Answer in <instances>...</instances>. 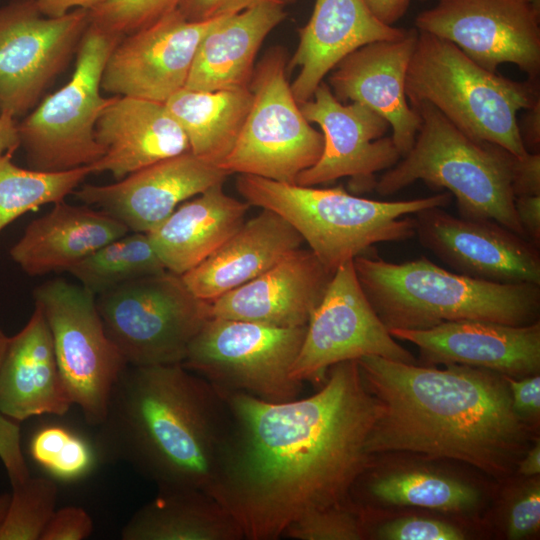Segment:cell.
<instances>
[{"mask_svg":"<svg viewBox=\"0 0 540 540\" xmlns=\"http://www.w3.org/2000/svg\"><path fill=\"white\" fill-rule=\"evenodd\" d=\"M327 373L313 395L282 402L220 390L226 423L208 494L244 539H279L302 516L351 502L369 469L379 403L356 360Z\"/></svg>","mask_w":540,"mask_h":540,"instance_id":"obj_1","label":"cell"},{"mask_svg":"<svg viewBox=\"0 0 540 540\" xmlns=\"http://www.w3.org/2000/svg\"><path fill=\"white\" fill-rule=\"evenodd\" d=\"M380 406L367 441L372 457L406 452L506 475L527 437L505 376L462 364L446 369L364 356L356 360Z\"/></svg>","mask_w":540,"mask_h":540,"instance_id":"obj_2","label":"cell"},{"mask_svg":"<svg viewBox=\"0 0 540 540\" xmlns=\"http://www.w3.org/2000/svg\"><path fill=\"white\" fill-rule=\"evenodd\" d=\"M225 423L220 390L182 364L127 365L99 427L109 451L159 490L208 493Z\"/></svg>","mask_w":540,"mask_h":540,"instance_id":"obj_3","label":"cell"},{"mask_svg":"<svg viewBox=\"0 0 540 540\" xmlns=\"http://www.w3.org/2000/svg\"><path fill=\"white\" fill-rule=\"evenodd\" d=\"M353 264L367 299L388 330H422L460 320L513 326L539 321L537 284L474 279L426 257L392 263L363 255Z\"/></svg>","mask_w":540,"mask_h":540,"instance_id":"obj_4","label":"cell"},{"mask_svg":"<svg viewBox=\"0 0 540 540\" xmlns=\"http://www.w3.org/2000/svg\"><path fill=\"white\" fill-rule=\"evenodd\" d=\"M239 194L249 205L272 210L288 221L332 273L380 242L415 236L413 217L430 207H446L451 194L401 201H378L347 193L342 187L314 188L239 174Z\"/></svg>","mask_w":540,"mask_h":540,"instance_id":"obj_5","label":"cell"},{"mask_svg":"<svg viewBox=\"0 0 540 540\" xmlns=\"http://www.w3.org/2000/svg\"><path fill=\"white\" fill-rule=\"evenodd\" d=\"M405 92L410 106L429 103L469 137L518 157L527 153L517 115L540 101L539 78L511 80L483 68L450 41L418 30Z\"/></svg>","mask_w":540,"mask_h":540,"instance_id":"obj_6","label":"cell"},{"mask_svg":"<svg viewBox=\"0 0 540 540\" xmlns=\"http://www.w3.org/2000/svg\"><path fill=\"white\" fill-rule=\"evenodd\" d=\"M411 107L421 118L414 144L376 181L377 193L392 195L421 180L453 194L460 217L494 220L526 238L511 188L515 155L469 137L429 103Z\"/></svg>","mask_w":540,"mask_h":540,"instance_id":"obj_7","label":"cell"},{"mask_svg":"<svg viewBox=\"0 0 540 540\" xmlns=\"http://www.w3.org/2000/svg\"><path fill=\"white\" fill-rule=\"evenodd\" d=\"M122 37L90 20L70 79L18 121L20 148L28 168L66 171L90 166L104 155L95 138V125L112 97L101 95V79L107 59Z\"/></svg>","mask_w":540,"mask_h":540,"instance_id":"obj_8","label":"cell"},{"mask_svg":"<svg viewBox=\"0 0 540 540\" xmlns=\"http://www.w3.org/2000/svg\"><path fill=\"white\" fill-rule=\"evenodd\" d=\"M96 300L109 338L132 366L181 364L211 317L210 302L168 270L126 282Z\"/></svg>","mask_w":540,"mask_h":540,"instance_id":"obj_9","label":"cell"},{"mask_svg":"<svg viewBox=\"0 0 540 540\" xmlns=\"http://www.w3.org/2000/svg\"><path fill=\"white\" fill-rule=\"evenodd\" d=\"M284 48L268 50L250 82L252 104L240 135L219 167L295 183L320 158L324 139L304 117L287 79Z\"/></svg>","mask_w":540,"mask_h":540,"instance_id":"obj_10","label":"cell"},{"mask_svg":"<svg viewBox=\"0 0 540 540\" xmlns=\"http://www.w3.org/2000/svg\"><path fill=\"white\" fill-rule=\"evenodd\" d=\"M306 328L210 317L181 364L219 390L270 402L292 400L302 387L291 369Z\"/></svg>","mask_w":540,"mask_h":540,"instance_id":"obj_11","label":"cell"},{"mask_svg":"<svg viewBox=\"0 0 540 540\" xmlns=\"http://www.w3.org/2000/svg\"><path fill=\"white\" fill-rule=\"evenodd\" d=\"M33 298L49 325L73 404L91 425L99 426L127 363L105 330L96 296L81 285L54 279L36 287Z\"/></svg>","mask_w":540,"mask_h":540,"instance_id":"obj_12","label":"cell"},{"mask_svg":"<svg viewBox=\"0 0 540 540\" xmlns=\"http://www.w3.org/2000/svg\"><path fill=\"white\" fill-rule=\"evenodd\" d=\"M90 23L86 9L44 16L35 0L0 7V114L27 115L76 55Z\"/></svg>","mask_w":540,"mask_h":540,"instance_id":"obj_13","label":"cell"},{"mask_svg":"<svg viewBox=\"0 0 540 540\" xmlns=\"http://www.w3.org/2000/svg\"><path fill=\"white\" fill-rule=\"evenodd\" d=\"M370 355L415 363L374 311L350 260L336 269L310 317L291 377L319 380L337 363Z\"/></svg>","mask_w":540,"mask_h":540,"instance_id":"obj_14","label":"cell"},{"mask_svg":"<svg viewBox=\"0 0 540 540\" xmlns=\"http://www.w3.org/2000/svg\"><path fill=\"white\" fill-rule=\"evenodd\" d=\"M415 28L450 41L483 68L516 65L529 79L540 72V0H439Z\"/></svg>","mask_w":540,"mask_h":540,"instance_id":"obj_15","label":"cell"},{"mask_svg":"<svg viewBox=\"0 0 540 540\" xmlns=\"http://www.w3.org/2000/svg\"><path fill=\"white\" fill-rule=\"evenodd\" d=\"M299 105L304 117L320 126L324 144L318 161L298 175L296 184L315 186L349 177L353 190L369 191L375 188V173L401 159L392 138H383L389 123L361 103L343 104L326 82Z\"/></svg>","mask_w":540,"mask_h":540,"instance_id":"obj_16","label":"cell"},{"mask_svg":"<svg viewBox=\"0 0 540 540\" xmlns=\"http://www.w3.org/2000/svg\"><path fill=\"white\" fill-rule=\"evenodd\" d=\"M420 244L456 273L496 283L540 285V251L490 219L456 217L442 207L413 214Z\"/></svg>","mask_w":540,"mask_h":540,"instance_id":"obj_17","label":"cell"},{"mask_svg":"<svg viewBox=\"0 0 540 540\" xmlns=\"http://www.w3.org/2000/svg\"><path fill=\"white\" fill-rule=\"evenodd\" d=\"M219 19L188 21L177 8L123 36L107 59L101 89L165 103L185 87L200 41Z\"/></svg>","mask_w":540,"mask_h":540,"instance_id":"obj_18","label":"cell"},{"mask_svg":"<svg viewBox=\"0 0 540 540\" xmlns=\"http://www.w3.org/2000/svg\"><path fill=\"white\" fill-rule=\"evenodd\" d=\"M230 175L190 151L164 159L106 185L84 184L74 196L123 223L149 233L180 204L224 183Z\"/></svg>","mask_w":540,"mask_h":540,"instance_id":"obj_19","label":"cell"},{"mask_svg":"<svg viewBox=\"0 0 540 540\" xmlns=\"http://www.w3.org/2000/svg\"><path fill=\"white\" fill-rule=\"evenodd\" d=\"M418 30L408 29L395 40L369 43L355 50L331 71L328 85L341 102L361 103L392 128V140L403 157L413 146L420 128L418 111L405 92L406 74Z\"/></svg>","mask_w":540,"mask_h":540,"instance_id":"obj_20","label":"cell"},{"mask_svg":"<svg viewBox=\"0 0 540 540\" xmlns=\"http://www.w3.org/2000/svg\"><path fill=\"white\" fill-rule=\"evenodd\" d=\"M397 339L410 342L431 363L462 364L505 376H530L540 368V323L513 326L460 320L422 330L391 329Z\"/></svg>","mask_w":540,"mask_h":540,"instance_id":"obj_21","label":"cell"},{"mask_svg":"<svg viewBox=\"0 0 540 540\" xmlns=\"http://www.w3.org/2000/svg\"><path fill=\"white\" fill-rule=\"evenodd\" d=\"M333 274L310 249L299 248L211 301L210 315L274 327L307 326Z\"/></svg>","mask_w":540,"mask_h":540,"instance_id":"obj_22","label":"cell"},{"mask_svg":"<svg viewBox=\"0 0 540 540\" xmlns=\"http://www.w3.org/2000/svg\"><path fill=\"white\" fill-rule=\"evenodd\" d=\"M104 155L92 173L108 171L114 179L189 152L187 137L165 103L114 95L95 125Z\"/></svg>","mask_w":540,"mask_h":540,"instance_id":"obj_23","label":"cell"},{"mask_svg":"<svg viewBox=\"0 0 540 540\" xmlns=\"http://www.w3.org/2000/svg\"><path fill=\"white\" fill-rule=\"evenodd\" d=\"M406 32L382 23L363 0H315L287 66L299 68L290 85L295 100L298 104L309 100L324 77L355 50L372 42L401 38Z\"/></svg>","mask_w":540,"mask_h":540,"instance_id":"obj_24","label":"cell"},{"mask_svg":"<svg viewBox=\"0 0 540 540\" xmlns=\"http://www.w3.org/2000/svg\"><path fill=\"white\" fill-rule=\"evenodd\" d=\"M73 402L61 375L52 334L41 309L9 343L0 364V413L20 422L66 414Z\"/></svg>","mask_w":540,"mask_h":540,"instance_id":"obj_25","label":"cell"},{"mask_svg":"<svg viewBox=\"0 0 540 540\" xmlns=\"http://www.w3.org/2000/svg\"><path fill=\"white\" fill-rule=\"evenodd\" d=\"M303 242L282 216L262 209L181 277L196 297L211 302L267 271L301 248Z\"/></svg>","mask_w":540,"mask_h":540,"instance_id":"obj_26","label":"cell"},{"mask_svg":"<svg viewBox=\"0 0 540 540\" xmlns=\"http://www.w3.org/2000/svg\"><path fill=\"white\" fill-rule=\"evenodd\" d=\"M24 230L10 248L11 259L30 276L68 271L102 246L130 231L101 210L64 200Z\"/></svg>","mask_w":540,"mask_h":540,"instance_id":"obj_27","label":"cell"},{"mask_svg":"<svg viewBox=\"0 0 540 540\" xmlns=\"http://www.w3.org/2000/svg\"><path fill=\"white\" fill-rule=\"evenodd\" d=\"M286 16L283 6L261 4L220 17L200 41L185 88L250 87L259 48Z\"/></svg>","mask_w":540,"mask_h":540,"instance_id":"obj_28","label":"cell"},{"mask_svg":"<svg viewBox=\"0 0 540 540\" xmlns=\"http://www.w3.org/2000/svg\"><path fill=\"white\" fill-rule=\"evenodd\" d=\"M249 206L218 183L180 204L147 235L166 270L181 276L242 226Z\"/></svg>","mask_w":540,"mask_h":540,"instance_id":"obj_29","label":"cell"},{"mask_svg":"<svg viewBox=\"0 0 540 540\" xmlns=\"http://www.w3.org/2000/svg\"><path fill=\"white\" fill-rule=\"evenodd\" d=\"M123 540H240L234 517L198 489H161L121 531Z\"/></svg>","mask_w":540,"mask_h":540,"instance_id":"obj_30","label":"cell"},{"mask_svg":"<svg viewBox=\"0 0 540 540\" xmlns=\"http://www.w3.org/2000/svg\"><path fill=\"white\" fill-rule=\"evenodd\" d=\"M252 104L250 87L182 88L165 105L184 131L192 154L218 165L233 149Z\"/></svg>","mask_w":540,"mask_h":540,"instance_id":"obj_31","label":"cell"},{"mask_svg":"<svg viewBox=\"0 0 540 540\" xmlns=\"http://www.w3.org/2000/svg\"><path fill=\"white\" fill-rule=\"evenodd\" d=\"M166 268L147 233L132 232L102 246L67 272L95 296Z\"/></svg>","mask_w":540,"mask_h":540,"instance_id":"obj_32","label":"cell"},{"mask_svg":"<svg viewBox=\"0 0 540 540\" xmlns=\"http://www.w3.org/2000/svg\"><path fill=\"white\" fill-rule=\"evenodd\" d=\"M13 154L0 158V233L25 213L63 201L92 173L91 166L44 172L17 166Z\"/></svg>","mask_w":540,"mask_h":540,"instance_id":"obj_33","label":"cell"},{"mask_svg":"<svg viewBox=\"0 0 540 540\" xmlns=\"http://www.w3.org/2000/svg\"><path fill=\"white\" fill-rule=\"evenodd\" d=\"M368 493L376 500L401 506L442 511H466L479 500L478 491L461 481L425 472L403 471L370 481Z\"/></svg>","mask_w":540,"mask_h":540,"instance_id":"obj_34","label":"cell"},{"mask_svg":"<svg viewBox=\"0 0 540 540\" xmlns=\"http://www.w3.org/2000/svg\"><path fill=\"white\" fill-rule=\"evenodd\" d=\"M58 487L53 479L31 477L12 485L10 504L0 525V540H40L55 512Z\"/></svg>","mask_w":540,"mask_h":540,"instance_id":"obj_35","label":"cell"},{"mask_svg":"<svg viewBox=\"0 0 540 540\" xmlns=\"http://www.w3.org/2000/svg\"><path fill=\"white\" fill-rule=\"evenodd\" d=\"M29 452L32 459L51 476L66 482L85 477L95 464L88 442L57 425L36 431L31 438Z\"/></svg>","mask_w":540,"mask_h":540,"instance_id":"obj_36","label":"cell"},{"mask_svg":"<svg viewBox=\"0 0 540 540\" xmlns=\"http://www.w3.org/2000/svg\"><path fill=\"white\" fill-rule=\"evenodd\" d=\"M364 534L363 513L351 501L302 516L283 536L296 540H359Z\"/></svg>","mask_w":540,"mask_h":540,"instance_id":"obj_37","label":"cell"},{"mask_svg":"<svg viewBox=\"0 0 540 540\" xmlns=\"http://www.w3.org/2000/svg\"><path fill=\"white\" fill-rule=\"evenodd\" d=\"M182 0H110L91 10L90 20L122 36L148 26L178 8Z\"/></svg>","mask_w":540,"mask_h":540,"instance_id":"obj_38","label":"cell"},{"mask_svg":"<svg viewBox=\"0 0 540 540\" xmlns=\"http://www.w3.org/2000/svg\"><path fill=\"white\" fill-rule=\"evenodd\" d=\"M386 540H462L464 534L457 527L442 521L403 517L389 521L377 530Z\"/></svg>","mask_w":540,"mask_h":540,"instance_id":"obj_39","label":"cell"},{"mask_svg":"<svg viewBox=\"0 0 540 540\" xmlns=\"http://www.w3.org/2000/svg\"><path fill=\"white\" fill-rule=\"evenodd\" d=\"M296 0H182L179 11L188 21L202 22L217 17L239 13L261 4L285 7Z\"/></svg>","mask_w":540,"mask_h":540,"instance_id":"obj_40","label":"cell"},{"mask_svg":"<svg viewBox=\"0 0 540 540\" xmlns=\"http://www.w3.org/2000/svg\"><path fill=\"white\" fill-rule=\"evenodd\" d=\"M93 532V520L81 507L55 510L40 540H83Z\"/></svg>","mask_w":540,"mask_h":540,"instance_id":"obj_41","label":"cell"},{"mask_svg":"<svg viewBox=\"0 0 540 540\" xmlns=\"http://www.w3.org/2000/svg\"><path fill=\"white\" fill-rule=\"evenodd\" d=\"M0 460L11 485L25 481L29 476L21 448V432L18 422L0 413Z\"/></svg>","mask_w":540,"mask_h":540,"instance_id":"obj_42","label":"cell"},{"mask_svg":"<svg viewBox=\"0 0 540 540\" xmlns=\"http://www.w3.org/2000/svg\"><path fill=\"white\" fill-rule=\"evenodd\" d=\"M540 527V489L534 486L522 494L511 506L507 533L510 539L528 537Z\"/></svg>","mask_w":540,"mask_h":540,"instance_id":"obj_43","label":"cell"},{"mask_svg":"<svg viewBox=\"0 0 540 540\" xmlns=\"http://www.w3.org/2000/svg\"><path fill=\"white\" fill-rule=\"evenodd\" d=\"M505 376V375H504ZM514 411L523 420L536 417L540 411V377L538 374L515 379L505 376Z\"/></svg>","mask_w":540,"mask_h":540,"instance_id":"obj_44","label":"cell"},{"mask_svg":"<svg viewBox=\"0 0 540 540\" xmlns=\"http://www.w3.org/2000/svg\"><path fill=\"white\" fill-rule=\"evenodd\" d=\"M511 188L515 197L540 195V153L514 157Z\"/></svg>","mask_w":540,"mask_h":540,"instance_id":"obj_45","label":"cell"},{"mask_svg":"<svg viewBox=\"0 0 540 540\" xmlns=\"http://www.w3.org/2000/svg\"><path fill=\"white\" fill-rule=\"evenodd\" d=\"M514 206L526 238L540 247V195L517 196Z\"/></svg>","mask_w":540,"mask_h":540,"instance_id":"obj_46","label":"cell"},{"mask_svg":"<svg viewBox=\"0 0 540 540\" xmlns=\"http://www.w3.org/2000/svg\"><path fill=\"white\" fill-rule=\"evenodd\" d=\"M518 127L527 152L540 153V101L525 110Z\"/></svg>","mask_w":540,"mask_h":540,"instance_id":"obj_47","label":"cell"},{"mask_svg":"<svg viewBox=\"0 0 540 540\" xmlns=\"http://www.w3.org/2000/svg\"><path fill=\"white\" fill-rule=\"evenodd\" d=\"M372 14L386 25L393 26L407 11L410 0H363Z\"/></svg>","mask_w":540,"mask_h":540,"instance_id":"obj_48","label":"cell"},{"mask_svg":"<svg viewBox=\"0 0 540 540\" xmlns=\"http://www.w3.org/2000/svg\"><path fill=\"white\" fill-rule=\"evenodd\" d=\"M110 0H35L40 12L47 17H60L74 9L91 10Z\"/></svg>","mask_w":540,"mask_h":540,"instance_id":"obj_49","label":"cell"},{"mask_svg":"<svg viewBox=\"0 0 540 540\" xmlns=\"http://www.w3.org/2000/svg\"><path fill=\"white\" fill-rule=\"evenodd\" d=\"M18 120L9 114H0V158L20 148Z\"/></svg>","mask_w":540,"mask_h":540,"instance_id":"obj_50","label":"cell"},{"mask_svg":"<svg viewBox=\"0 0 540 540\" xmlns=\"http://www.w3.org/2000/svg\"><path fill=\"white\" fill-rule=\"evenodd\" d=\"M519 473L533 476L540 473V445L537 443L525 456L519 465Z\"/></svg>","mask_w":540,"mask_h":540,"instance_id":"obj_51","label":"cell"},{"mask_svg":"<svg viewBox=\"0 0 540 540\" xmlns=\"http://www.w3.org/2000/svg\"><path fill=\"white\" fill-rule=\"evenodd\" d=\"M11 494L9 493H3L0 494V525L5 519V516L8 511V507L10 504Z\"/></svg>","mask_w":540,"mask_h":540,"instance_id":"obj_52","label":"cell"},{"mask_svg":"<svg viewBox=\"0 0 540 540\" xmlns=\"http://www.w3.org/2000/svg\"><path fill=\"white\" fill-rule=\"evenodd\" d=\"M9 338L3 331L2 329L0 328V364L2 362V359L4 357V354L6 352V349H7V346H8V343H9Z\"/></svg>","mask_w":540,"mask_h":540,"instance_id":"obj_53","label":"cell"}]
</instances>
